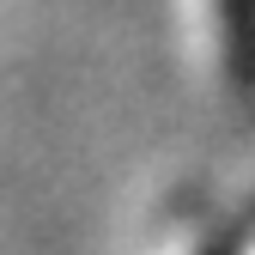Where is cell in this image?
Returning a JSON list of instances; mask_svg holds the SVG:
<instances>
[{
  "label": "cell",
  "instance_id": "1",
  "mask_svg": "<svg viewBox=\"0 0 255 255\" xmlns=\"http://www.w3.org/2000/svg\"><path fill=\"white\" fill-rule=\"evenodd\" d=\"M213 73L237 110H255V0H207Z\"/></svg>",
  "mask_w": 255,
  "mask_h": 255
}]
</instances>
